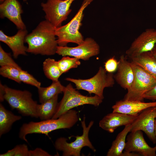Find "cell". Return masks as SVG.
<instances>
[{"label": "cell", "instance_id": "9a60e30c", "mask_svg": "<svg viewBox=\"0 0 156 156\" xmlns=\"http://www.w3.org/2000/svg\"><path fill=\"white\" fill-rule=\"evenodd\" d=\"M138 115L112 112L104 117L99 121V126L104 130L112 133L119 127L131 124Z\"/></svg>", "mask_w": 156, "mask_h": 156}, {"label": "cell", "instance_id": "1f68e13d", "mask_svg": "<svg viewBox=\"0 0 156 156\" xmlns=\"http://www.w3.org/2000/svg\"><path fill=\"white\" fill-rule=\"evenodd\" d=\"M144 99L154 101H156V84L143 96Z\"/></svg>", "mask_w": 156, "mask_h": 156}, {"label": "cell", "instance_id": "7c38bea8", "mask_svg": "<svg viewBox=\"0 0 156 156\" xmlns=\"http://www.w3.org/2000/svg\"><path fill=\"white\" fill-rule=\"evenodd\" d=\"M156 45V28L147 29L133 41L125 53L131 58L151 51Z\"/></svg>", "mask_w": 156, "mask_h": 156}, {"label": "cell", "instance_id": "83f0119b", "mask_svg": "<svg viewBox=\"0 0 156 156\" xmlns=\"http://www.w3.org/2000/svg\"><path fill=\"white\" fill-rule=\"evenodd\" d=\"M19 78L21 82L34 86L38 89L41 87V82L27 71L21 70L20 72Z\"/></svg>", "mask_w": 156, "mask_h": 156}, {"label": "cell", "instance_id": "ba28073f", "mask_svg": "<svg viewBox=\"0 0 156 156\" xmlns=\"http://www.w3.org/2000/svg\"><path fill=\"white\" fill-rule=\"evenodd\" d=\"M85 117L84 116L81 121L83 128V134L81 136H75L76 140L70 143L68 142L67 139L64 137H60L55 140L54 146L58 151H62L63 156H80L81 149L84 146H88L93 151L96 150L92 145L88 137V133L94 121H91L88 127L85 123Z\"/></svg>", "mask_w": 156, "mask_h": 156}, {"label": "cell", "instance_id": "d590c367", "mask_svg": "<svg viewBox=\"0 0 156 156\" xmlns=\"http://www.w3.org/2000/svg\"><path fill=\"white\" fill-rule=\"evenodd\" d=\"M154 132H155V134L156 137V117L155 118V123ZM155 147L156 148V145L155 146Z\"/></svg>", "mask_w": 156, "mask_h": 156}, {"label": "cell", "instance_id": "836d02e7", "mask_svg": "<svg viewBox=\"0 0 156 156\" xmlns=\"http://www.w3.org/2000/svg\"><path fill=\"white\" fill-rule=\"evenodd\" d=\"M141 155L137 153L134 152H127L125 151L122 153L121 156H139Z\"/></svg>", "mask_w": 156, "mask_h": 156}, {"label": "cell", "instance_id": "6da1fadb", "mask_svg": "<svg viewBox=\"0 0 156 156\" xmlns=\"http://www.w3.org/2000/svg\"><path fill=\"white\" fill-rule=\"evenodd\" d=\"M55 28L46 20L40 22L36 28L25 37L27 52L35 55H52L56 53L58 46Z\"/></svg>", "mask_w": 156, "mask_h": 156}, {"label": "cell", "instance_id": "ffe728a7", "mask_svg": "<svg viewBox=\"0 0 156 156\" xmlns=\"http://www.w3.org/2000/svg\"><path fill=\"white\" fill-rule=\"evenodd\" d=\"M58 95L57 94L45 102L38 104L36 108L38 118L41 120L51 119L55 113L58 104Z\"/></svg>", "mask_w": 156, "mask_h": 156}, {"label": "cell", "instance_id": "9c48e42d", "mask_svg": "<svg viewBox=\"0 0 156 156\" xmlns=\"http://www.w3.org/2000/svg\"><path fill=\"white\" fill-rule=\"evenodd\" d=\"M75 0H47L41 4L46 20L55 28L62 26L71 11L70 6Z\"/></svg>", "mask_w": 156, "mask_h": 156}, {"label": "cell", "instance_id": "ac0fdd59", "mask_svg": "<svg viewBox=\"0 0 156 156\" xmlns=\"http://www.w3.org/2000/svg\"><path fill=\"white\" fill-rule=\"evenodd\" d=\"M118 61L117 72L114 75L115 80L122 88L128 89L134 79V73L131 62L128 61L123 55Z\"/></svg>", "mask_w": 156, "mask_h": 156}, {"label": "cell", "instance_id": "8fae6325", "mask_svg": "<svg viewBox=\"0 0 156 156\" xmlns=\"http://www.w3.org/2000/svg\"><path fill=\"white\" fill-rule=\"evenodd\" d=\"M156 107L148 108L140 113L131 124L130 132L140 130L144 132L154 143H156L154 132Z\"/></svg>", "mask_w": 156, "mask_h": 156}, {"label": "cell", "instance_id": "2e32d148", "mask_svg": "<svg viewBox=\"0 0 156 156\" xmlns=\"http://www.w3.org/2000/svg\"><path fill=\"white\" fill-rule=\"evenodd\" d=\"M27 34L26 29H19L12 36L5 34L0 30V41L6 44L11 49L14 57L16 58L20 55H26L27 47L24 45L25 37Z\"/></svg>", "mask_w": 156, "mask_h": 156}, {"label": "cell", "instance_id": "30bf717a", "mask_svg": "<svg viewBox=\"0 0 156 156\" xmlns=\"http://www.w3.org/2000/svg\"><path fill=\"white\" fill-rule=\"evenodd\" d=\"M100 48L99 44L92 38H86L83 42L77 46H57L56 53L62 56H68L86 61L93 56L98 55Z\"/></svg>", "mask_w": 156, "mask_h": 156}, {"label": "cell", "instance_id": "484cf974", "mask_svg": "<svg viewBox=\"0 0 156 156\" xmlns=\"http://www.w3.org/2000/svg\"><path fill=\"white\" fill-rule=\"evenodd\" d=\"M21 70L13 66H1L0 68V74L4 77L20 83L21 82L19 78V75Z\"/></svg>", "mask_w": 156, "mask_h": 156}, {"label": "cell", "instance_id": "5b68a950", "mask_svg": "<svg viewBox=\"0 0 156 156\" xmlns=\"http://www.w3.org/2000/svg\"><path fill=\"white\" fill-rule=\"evenodd\" d=\"M65 80L73 83L77 89L86 91L90 94H94L103 99L104 88L113 87L115 81L113 73L107 72L101 66L99 67L96 75L89 79H77L67 77Z\"/></svg>", "mask_w": 156, "mask_h": 156}, {"label": "cell", "instance_id": "5bb4252c", "mask_svg": "<svg viewBox=\"0 0 156 156\" xmlns=\"http://www.w3.org/2000/svg\"><path fill=\"white\" fill-rule=\"evenodd\" d=\"M0 17H6L13 23L19 29H26L21 16L22 6L17 0H5L0 5Z\"/></svg>", "mask_w": 156, "mask_h": 156}, {"label": "cell", "instance_id": "e575fe53", "mask_svg": "<svg viewBox=\"0 0 156 156\" xmlns=\"http://www.w3.org/2000/svg\"><path fill=\"white\" fill-rule=\"evenodd\" d=\"M151 52L153 56L156 59V45Z\"/></svg>", "mask_w": 156, "mask_h": 156}, {"label": "cell", "instance_id": "f1b7e54d", "mask_svg": "<svg viewBox=\"0 0 156 156\" xmlns=\"http://www.w3.org/2000/svg\"><path fill=\"white\" fill-rule=\"evenodd\" d=\"M118 65V61L114 56L107 60L105 63V69L108 73H113L117 70Z\"/></svg>", "mask_w": 156, "mask_h": 156}, {"label": "cell", "instance_id": "e0dca14e", "mask_svg": "<svg viewBox=\"0 0 156 156\" xmlns=\"http://www.w3.org/2000/svg\"><path fill=\"white\" fill-rule=\"evenodd\" d=\"M153 107H156V101L144 102L123 99L117 101L112 108V112L136 116L146 109Z\"/></svg>", "mask_w": 156, "mask_h": 156}, {"label": "cell", "instance_id": "f546056e", "mask_svg": "<svg viewBox=\"0 0 156 156\" xmlns=\"http://www.w3.org/2000/svg\"><path fill=\"white\" fill-rule=\"evenodd\" d=\"M14 148L15 152L14 156H29V150L25 144L17 145Z\"/></svg>", "mask_w": 156, "mask_h": 156}, {"label": "cell", "instance_id": "7a4b0ae2", "mask_svg": "<svg viewBox=\"0 0 156 156\" xmlns=\"http://www.w3.org/2000/svg\"><path fill=\"white\" fill-rule=\"evenodd\" d=\"M78 113L76 111L71 109L56 119L25 123L20 129L19 137L28 142L26 136L28 134L40 133L48 136L49 133L55 130L70 129L79 120Z\"/></svg>", "mask_w": 156, "mask_h": 156}, {"label": "cell", "instance_id": "8992f818", "mask_svg": "<svg viewBox=\"0 0 156 156\" xmlns=\"http://www.w3.org/2000/svg\"><path fill=\"white\" fill-rule=\"evenodd\" d=\"M4 100L12 109H16L23 116L38 118L36 108L38 103L29 91L12 89L5 85Z\"/></svg>", "mask_w": 156, "mask_h": 156}, {"label": "cell", "instance_id": "277c9868", "mask_svg": "<svg viewBox=\"0 0 156 156\" xmlns=\"http://www.w3.org/2000/svg\"><path fill=\"white\" fill-rule=\"evenodd\" d=\"M64 95L58 103L55 113L51 119H56L73 108L86 104L97 107L103 101L102 98L95 95L94 96L83 95L74 88L71 83L65 87Z\"/></svg>", "mask_w": 156, "mask_h": 156}, {"label": "cell", "instance_id": "3957f363", "mask_svg": "<svg viewBox=\"0 0 156 156\" xmlns=\"http://www.w3.org/2000/svg\"><path fill=\"white\" fill-rule=\"evenodd\" d=\"M94 0H83L81 5L74 17L68 23L56 28L55 34L58 46H66L70 42L78 45L84 40L83 37L79 31L86 8Z\"/></svg>", "mask_w": 156, "mask_h": 156}, {"label": "cell", "instance_id": "7402d4cb", "mask_svg": "<svg viewBox=\"0 0 156 156\" xmlns=\"http://www.w3.org/2000/svg\"><path fill=\"white\" fill-rule=\"evenodd\" d=\"M131 128V124L127 125L118 134L107 152V156H121L125 146L127 135L130 132Z\"/></svg>", "mask_w": 156, "mask_h": 156}, {"label": "cell", "instance_id": "4fadbf2b", "mask_svg": "<svg viewBox=\"0 0 156 156\" xmlns=\"http://www.w3.org/2000/svg\"><path fill=\"white\" fill-rule=\"evenodd\" d=\"M130 132L127 137L125 151L135 152L141 156H156V147H151L144 140L142 131Z\"/></svg>", "mask_w": 156, "mask_h": 156}, {"label": "cell", "instance_id": "d4e9b609", "mask_svg": "<svg viewBox=\"0 0 156 156\" xmlns=\"http://www.w3.org/2000/svg\"><path fill=\"white\" fill-rule=\"evenodd\" d=\"M57 61L59 68L63 73L68 72L70 69L78 67L81 64L79 59L69 56H64Z\"/></svg>", "mask_w": 156, "mask_h": 156}, {"label": "cell", "instance_id": "d6a6232c", "mask_svg": "<svg viewBox=\"0 0 156 156\" xmlns=\"http://www.w3.org/2000/svg\"><path fill=\"white\" fill-rule=\"evenodd\" d=\"M5 93V85L0 83V101L2 102L4 100V96Z\"/></svg>", "mask_w": 156, "mask_h": 156}, {"label": "cell", "instance_id": "4dcf8cb0", "mask_svg": "<svg viewBox=\"0 0 156 156\" xmlns=\"http://www.w3.org/2000/svg\"><path fill=\"white\" fill-rule=\"evenodd\" d=\"M52 155L42 149L37 148L34 150H29V156H51Z\"/></svg>", "mask_w": 156, "mask_h": 156}, {"label": "cell", "instance_id": "d6986e66", "mask_svg": "<svg viewBox=\"0 0 156 156\" xmlns=\"http://www.w3.org/2000/svg\"><path fill=\"white\" fill-rule=\"evenodd\" d=\"M130 59L131 62L156 79V59L151 51L143 53Z\"/></svg>", "mask_w": 156, "mask_h": 156}, {"label": "cell", "instance_id": "74e56055", "mask_svg": "<svg viewBox=\"0 0 156 156\" xmlns=\"http://www.w3.org/2000/svg\"><path fill=\"white\" fill-rule=\"evenodd\" d=\"M27 0H23L24 1H26Z\"/></svg>", "mask_w": 156, "mask_h": 156}, {"label": "cell", "instance_id": "603a6c76", "mask_svg": "<svg viewBox=\"0 0 156 156\" xmlns=\"http://www.w3.org/2000/svg\"><path fill=\"white\" fill-rule=\"evenodd\" d=\"M65 88L59 80L53 81L51 84L47 87H40L38 89L40 102L43 103L56 95L63 92Z\"/></svg>", "mask_w": 156, "mask_h": 156}, {"label": "cell", "instance_id": "4316f807", "mask_svg": "<svg viewBox=\"0 0 156 156\" xmlns=\"http://www.w3.org/2000/svg\"><path fill=\"white\" fill-rule=\"evenodd\" d=\"M0 65L1 66H13L19 69H22L13 59L10 54L5 51L1 45H0Z\"/></svg>", "mask_w": 156, "mask_h": 156}, {"label": "cell", "instance_id": "8d00e7d4", "mask_svg": "<svg viewBox=\"0 0 156 156\" xmlns=\"http://www.w3.org/2000/svg\"><path fill=\"white\" fill-rule=\"evenodd\" d=\"M5 1V0H0V2L1 3H2L3 2Z\"/></svg>", "mask_w": 156, "mask_h": 156}, {"label": "cell", "instance_id": "cb8c5ba5", "mask_svg": "<svg viewBox=\"0 0 156 156\" xmlns=\"http://www.w3.org/2000/svg\"><path fill=\"white\" fill-rule=\"evenodd\" d=\"M43 69L45 76L53 81H57L62 73L57 61L51 58L46 59L43 63Z\"/></svg>", "mask_w": 156, "mask_h": 156}, {"label": "cell", "instance_id": "52a82bcc", "mask_svg": "<svg viewBox=\"0 0 156 156\" xmlns=\"http://www.w3.org/2000/svg\"><path fill=\"white\" fill-rule=\"evenodd\" d=\"M134 73L133 82L123 100L143 101L144 95L156 84V79L131 62Z\"/></svg>", "mask_w": 156, "mask_h": 156}, {"label": "cell", "instance_id": "44dd1931", "mask_svg": "<svg viewBox=\"0 0 156 156\" xmlns=\"http://www.w3.org/2000/svg\"><path fill=\"white\" fill-rule=\"evenodd\" d=\"M22 118L21 116L14 115L0 104V137L9 132L13 124Z\"/></svg>", "mask_w": 156, "mask_h": 156}]
</instances>
